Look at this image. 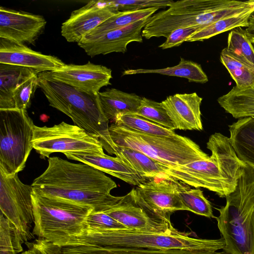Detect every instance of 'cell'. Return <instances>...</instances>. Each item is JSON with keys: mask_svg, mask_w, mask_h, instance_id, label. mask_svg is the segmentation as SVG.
I'll list each match as a JSON object with an SVG mask.
<instances>
[{"mask_svg": "<svg viewBox=\"0 0 254 254\" xmlns=\"http://www.w3.org/2000/svg\"><path fill=\"white\" fill-rule=\"evenodd\" d=\"M201 28V27L198 26L177 28L173 30L166 38V41L158 47L164 50L179 46Z\"/></svg>", "mask_w": 254, "mask_h": 254, "instance_id": "f35d334b", "label": "cell"}, {"mask_svg": "<svg viewBox=\"0 0 254 254\" xmlns=\"http://www.w3.org/2000/svg\"><path fill=\"white\" fill-rule=\"evenodd\" d=\"M38 85L50 106L69 117L74 125L99 139L103 149L114 154L115 145L109 132V121L102 111L98 94L78 90L51 78L45 72L38 73Z\"/></svg>", "mask_w": 254, "mask_h": 254, "instance_id": "277c9868", "label": "cell"}, {"mask_svg": "<svg viewBox=\"0 0 254 254\" xmlns=\"http://www.w3.org/2000/svg\"><path fill=\"white\" fill-rule=\"evenodd\" d=\"M31 186L38 194L88 206L94 212L111 209L123 197L111 194L117 186L104 172L88 164L71 163L58 157L48 158V167Z\"/></svg>", "mask_w": 254, "mask_h": 254, "instance_id": "6da1fadb", "label": "cell"}, {"mask_svg": "<svg viewBox=\"0 0 254 254\" xmlns=\"http://www.w3.org/2000/svg\"><path fill=\"white\" fill-rule=\"evenodd\" d=\"M104 212L129 229L164 232L175 228L172 224L158 221L149 215L138 200L135 188Z\"/></svg>", "mask_w": 254, "mask_h": 254, "instance_id": "2e32d148", "label": "cell"}, {"mask_svg": "<svg viewBox=\"0 0 254 254\" xmlns=\"http://www.w3.org/2000/svg\"><path fill=\"white\" fill-rule=\"evenodd\" d=\"M114 124L143 133L163 136L176 134L173 130L165 128L135 114H129L118 116Z\"/></svg>", "mask_w": 254, "mask_h": 254, "instance_id": "4dcf8cb0", "label": "cell"}, {"mask_svg": "<svg viewBox=\"0 0 254 254\" xmlns=\"http://www.w3.org/2000/svg\"><path fill=\"white\" fill-rule=\"evenodd\" d=\"M34 226L32 233L60 246L66 239L81 235L88 215V206L32 192Z\"/></svg>", "mask_w": 254, "mask_h": 254, "instance_id": "ba28073f", "label": "cell"}, {"mask_svg": "<svg viewBox=\"0 0 254 254\" xmlns=\"http://www.w3.org/2000/svg\"><path fill=\"white\" fill-rule=\"evenodd\" d=\"M0 64L31 68L38 73L59 70L65 65L56 57L2 39L0 40Z\"/></svg>", "mask_w": 254, "mask_h": 254, "instance_id": "ac0fdd59", "label": "cell"}, {"mask_svg": "<svg viewBox=\"0 0 254 254\" xmlns=\"http://www.w3.org/2000/svg\"><path fill=\"white\" fill-rule=\"evenodd\" d=\"M143 73H157L165 75L183 77L189 82L205 83L208 81V77L203 70L200 64L190 60L180 58L178 64L161 69H128L125 70L122 75Z\"/></svg>", "mask_w": 254, "mask_h": 254, "instance_id": "4316f807", "label": "cell"}, {"mask_svg": "<svg viewBox=\"0 0 254 254\" xmlns=\"http://www.w3.org/2000/svg\"><path fill=\"white\" fill-rule=\"evenodd\" d=\"M109 129L116 146L137 150L166 166L185 165L209 156L191 139L176 133L169 136L150 135L114 123Z\"/></svg>", "mask_w": 254, "mask_h": 254, "instance_id": "52a82bcc", "label": "cell"}, {"mask_svg": "<svg viewBox=\"0 0 254 254\" xmlns=\"http://www.w3.org/2000/svg\"><path fill=\"white\" fill-rule=\"evenodd\" d=\"M217 102L235 119L254 117V85L244 88L235 86Z\"/></svg>", "mask_w": 254, "mask_h": 254, "instance_id": "d4e9b609", "label": "cell"}, {"mask_svg": "<svg viewBox=\"0 0 254 254\" xmlns=\"http://www.w3.org/2000/svg\"><path fill=\"white\" fill-rule=\"evenodd\" d=\"M86 228L127 229L104 212L91 211L85 221Z\"/></svg>", "mask_w": 254, "mask_h": 254, "instance_id": "74e56055", "label": "cell"}, {"mask_svg": "<svg viewBox=\"0 0 254 254\" xmlns=\"http://www.w3.org/2000/svg\"><path fill=\"white\" fill-rule=\"evenodd\" d=\"M251 1L254 4V0H251Z\"/></svg>", "mask_w": 254, "mask_h": 254, "instance_id": "b9f144b4", "label": "cell"}, {"mask_svg": "<svg viewBox=\"0 0 254 254\" xmlns=\"http://www.w3.org/2000/svg\"><path fill=\"white\" fill-rule=\"evenodd\" d=\"M248 1L232 0H183L174 1L167 9L152 15L142 36L167 38L174 30L192 26L202 28L226 16L252 7Z\"/></svg>", "mask_w": 254, "mask_h": 254, "instance_id": "8992f818", "label": "cell"}, {"mask_svg": "<svg viewBox=\"0 0 254 254\" xmlns=\"http://www.w3.org/2000/svg\"><path fill=\"white\" fill-rule=\"evenodd\" d=\"M36 73L31 68L0 64V110L15 108L13 93L16 87Z\"/></svg>", "mask_w": 254, "mask_h": 254, "instance_id": "cb8c5ba5", "label": "cell"}, {"mask_svg": "<svg viewBox=\"0 0 254 254\" xmlns=\"http://www.w3.org/2000/svg\"><path fill=\"white\" fill-rule=\"evenodd\" d=\"M191 232L176 228L164 232L129 229L86 228L80 235L65 240L62 247L89 246L102 247L185 249L216 252L225 247V240L190 237Z\"/></svg>", "mask_w": 254, "mask_h": 254, "instance_id": "3957f363", "label": "cell"}, {"mask_svg": "<svg viewBox=\"0 0 254 254\" xmlns=\"http://www.w3.org/2000/svg\"><path fill=\"white\" fill-rule=\"evenodd\" d=\"M135 115L168 129H175L171 120L161 103L142 97Z\"/></svg>", "mask_w": 254, "mask_h": 254, "instance_id": "d6a6232c", "label": "cell"}, {"mask_svg": "<svg viewBox=\"0 0 254 254\" xmlns=\"http://www.w3.org/2000/svg\"><path fill=\"white\" fill-rule=\"evenodd\" d=\"M46 24L41 15L0 7V38L21 45L33 44Z\"/></svg>", "mask_w": 254, "mask_h": 254, "instance_id": "5bb4252c", "label": "cell"}, {"mask_svg": "<svg viewBox=\"0 0 254 254\" xmlns=\"http://www.w3.org/2000/svg\"><path fill=\"white\" fill-rule=\"evenodd\" d=\"M66 157L88 164L104 173L117 178L127 183L137 186L146 181L132 168L118 157H112L104 154L68 153Z\"/></svg>", "mask_w": 254, "mask_h": 254, "instance_id": "ffe728a7", "label": "cell"}, {"mask_svg": "<svg viewBox=\"0 0 254 254\" xmlns=\"http://www.w3.org/2000/svg\"><path fill=\"white\" fill-rule=\"evenodd\" d=\"M226 204L216 208L215 218L231 254H254V168L245 164L234 190L226 197Z\"/></svg>", "mask_w": 254, "mask_h": 254, "instance_id": "5b68a950", "label": "cell"}, {"mask_svg": "<svg viewBox=\"0 0 254 254\" xmlns=\"http://www.w3.org/2000/svg\"><path fill=\"white\" fill-rule=\"evenodd\" d=\"M206 147L211 152L207 158L183 165L162 164L164 179L203 188L226 197L234 190L245 164L238 158L229 138L221 133L210 135Z\"/></svg>", "mask_w": 254, "mask_h": 254, "instance_id": "7a4b0ae2", "label": "cell"}, {"mask_svg": "<svg viewBox=\"0 0 254 254\" xmlns=\"http://www.w3.org/2000/svg\"><path fill=\"white\" fill-rule=\"evenodd\" d=\"M25 244L27 249L21 254H62V247L44 239Z\"/></svg>", "mask_w": 254, "mask_h": 254, "instance_id": "ab89813d", "label": "cell"}, {"mask_svg": "<svg viewBox=\"0 0 254 254\" xmlns=\"http://www.w3.org/2000/svg\"><path fill=\"white\" fill-rule=\"evenodd\" d=\"M33 190L32 186L23 184L17 174L6 175L0 171V213L14 228L22 244L34 237L31 231L34 221Z\"/></svg>", "mask_w": 254, "mask_h": 254, "instance_id": "8fae6325", "label": "cell"}, {"mask_svg": "<svg viewBox=\"0 0 254 254\" xmlns=\"http://www.w3.org/2000/svg\"><path fill=\"white\" fill-rule=\"evenodd\" d=\"M62 254H231L222 251L185 249H151L148 248L102 247L79 246L62 248Z\"/></svg>", "mask_w": 254, "mask_h": 254, "instance_id": "603a6c76", "label": "cell"}, {"mask_svg": "<svg viewBox=\"0 0 254 254\" xmlns=\"http://www.w3.org/2000/svg\"><path fill=\"white\" fill-rule=\"evenodd\" d=\"M51 78L91 95H97L102 87L111 84L112 70L89 62L82 65L66 64L57 70L44 72Z\"/></svg>", "mask_w": 254, "mask_h": 254, "instance_id": "4fadbf2b", "label": "cell"}, {"mask_svg": "<svg viewBox=\"0 0 254 254\" xmlns=\"http://www.w3.org/2000/svg\"><path fill=\"white\" fill-rule=\"evenodd\" d=\"M254 13V7L237 14L221 18L194 33L186 41H202L237 27H247L249 19Z\"/></svg>", "mask_w": 254, "mask_h": 254, "instance_id": "83f0119b", "label": "cell"}, {"mask_svg": "<svg viewBox=\"0 0 254 254\" xmlns=\"http://www.w3.org/2000/svg\"><path fill=\"white\" fill-rule=\"evenodd\" d=\"M202 98L195 92L176 94L161 102L175 129L202 130L200 106Z\"/></svg>", "mask_w": 254, "mask_h": 254, "instance_id": "d6986e66", "label": "cell"}, {"mask_svg": "<svg viewBox=\"0 0 254 254\" xmlns=\"http://www.w3.org/2000/svg\"><path fill=\"white\" fill-rule=\"evenodd\" d=\"M22 244L16 239L14 228L0 213V254H18Z\"/></svg>", "mask_w": 254, "mask_h": 254, "instance_id": "8d00e7d4", "label": "cell"}, {"mask_svg": "<svg viewBox=\"0 0 254 254\" xmlns=\"http://www.w3.org/2000/svg\"><path fill=\"white\" fill-rule=\"evenodd\" d=\"M150 17L112 30L94 39H82L77 43L78 45L91 57L113 52L125 53L130 43L142 42V31L149 21Z\"/></svg>", "mask_w": 254, "mask_h": 254, "instance_id": "e0dca14e", "label": "cell"}, {"mask_svg": "<svg viewBox=\"0 0 254 254\" xmlns=\"http://www.w3.org/2000/svg\"><path fill=\"white\" fill-rule=\"evenodd\" d=\"M160 8L155 7L136 10L120 11L107 19L82 39H94L112 30L148 18L153 15Z\"/></svg>", "mask_w": 254, "mask_h": 254, "instance_id": "f1b7e54d", "label": "cell"}, {"mask_svg": "<svg viewBox=\"0 0 254 254\" xmlns=\"http://www.w3.org/2000/svg\"><path fill=\"white\" fill-rule=\"evenodd\" d=\"M182 185L173 179L146 181L135 187L137 199L150 216L172 224L170 216L178 210H187L178 191Z\"/></svg>", "mask_w": 254, "mask_h": 254, "instance_id": "7c38bea8", "label": "cell"}, {"mask_svg": "<svg viewBox=\"0 0 254 254\" xmlns=\"http://www.w3.org/2000/svg\"><path fill=\"white\" fill-rule=\"evenodd\" d=\"M226 48L254 64V47L243 27H237L230 31Z\"/></svg>", "mask_w": 254, "mask_h": 254, "instance_id": "836d02e7", "label": "cell"}, {"mask_svg": "<svg viewBox=\"0 0 254 254\" xmlns=\"http://www.w3.org/2000/svg\"><path fill=\"white\" fill-rule=\"evenodd\" d=\"M174 1L170 0H104L107 5L119 11L140 10L150 7L164 8L169 7Z\"/></svg>", "mask_w": 254, "mask_h": 254, "instance_id": "d590c367", "label": "cell"}, {"mask_svg": "<svg viewBox=\"0 0 254 254\" xmlns=\"http://www.w3.org/2000/svg\"><path fill=\"white\" fill-rule=\"evenodd\" d=\"M188 189L182 185L178 191L187 210L201 216L215 218L211 203L204 196L203 191L198 188Z\"/></svg>", "mask_w": 254, "mask_h": 254, "instance_id": "1f68e13d", "label": "cell"}, {"mask_svg": "<svg viewBox=\"0 0 254 254\" xmlns=\"http://www.w3.org/2000/svg\"><path fill=\"white\" fill-rule=\"evenodd\" d=\"M114 154L144 178H164L162 164L137 150L115 145Z\"/></svg>", "mask_w": 254, "mask_h": 254, "instance_id": "484cf974", "label": "cell"}, {"mask_svg": "<svg viewBox=\"0 0 254 254\" xmlns=\"http://www.w3.org/2000/svg\"><path fill=\"white\" fill-rule=\"evenodd\" d=\"M220 61L236 83V86L244 88L254 85V72L226 48L221 52Z\"/></svg>", "mask_w": 254, "mask_h": 254, "instance_id": "f546056e", "label": "cell"}, {"mask_svg": "<svg viewBox=\"0 0 254 254\" xmlns=\"http://www.w3.org/2000/svg\"><path fill=\"white\" fill-rule=\"evenodd\" d=\"M26 110H0V171L18 174L33 148L34 127Z\"/></svg>", "mask_w": 254, "mask_h": 254, "instance_id": "9c48e42d", "label": "cell"}, {"mask_svg": "<svg viewBox=\"0 0 254 254\" xmlns=\"http://www.w3.org/2000/svg\"><path fill=\"white\" fill-rule=\"evenodd\" d=\"M246 33L251 43L254 44V13L251 16L248 26L246 27Z\"/></svg>", "mask_w": 254, "mask_h": 254, "instance_id": "60d3db41", "label": "cell"}, {"mask_svg": "<svg viewBox=\"0 0 254 254\" xmlns=\"http://www.w3.org/2000/svg\"><path fill=\"white\" fill-rule=\"evenodd\" d=\"M98 96L102 111L109 121H114L121 115L136 114L142 98L116 88L100 92Z\"/></svg>", "mask_w": 254, "mask_h": 254, "instance_id": "7402d4cb", "label": "cell"}, {"mask_svg": "<svg viewBox=\"0 0 254 254\" xmlns=\"http://www.w3.org/2000/svg\"><path fill=\"white\" fill-rule=\"evenodd\" d=\"M104 0H92L71 13L63 23L62 35L69 42L78 43L83 37L112 16L118 13Z\"/></svg>", "mask_w": 254, "mask_h": 254, "instance_id": "9a60e30c", "label": "cell"}, {"mask_svg": "<svg viewBox=\"0 0 254 254\" xmlns=\"http://www.w3.org/2000/svg\"><path fill=\"white\" fill-rule=\"evenodd\" d=\"M33 149L42 159L54 153L104 154L99 139L76 125L62 122L53 127H34Z\"/></svg>", "mask_w": 254, "mask_h": 254, "instance_id": "30bf717a", "label": "cell"}, {"mask_svg": "<svg viewBox=\"0 0 254 254\" xmlns=\"http://www.w3.org/2000/svg\"><path fill=\"white\" fill-rule=\"evenodd\" d=\"M38 74L28 77L16 88L13 93L15 108L26 110L30 107L31 99L38 87Z\"/></svg>", "mask_w": 254, "mask_h": 254, "instance_id": "e575fe53", "label": "cell"}, {"mask_svg": "<svg viewBox=\"0 0 254 254\" xmlns=\"http://www.w3.org/2000/svg\"><path fill=\"white\" fill-rule=\"evenodd\" d=\"M229 140L238 158L254 168V117L239 119L229 125Z\"/></svg>", "mask_w": 254, "mask_h": 254, "instance_id": "44dd1931", "label": "cell"}]
</instances>
